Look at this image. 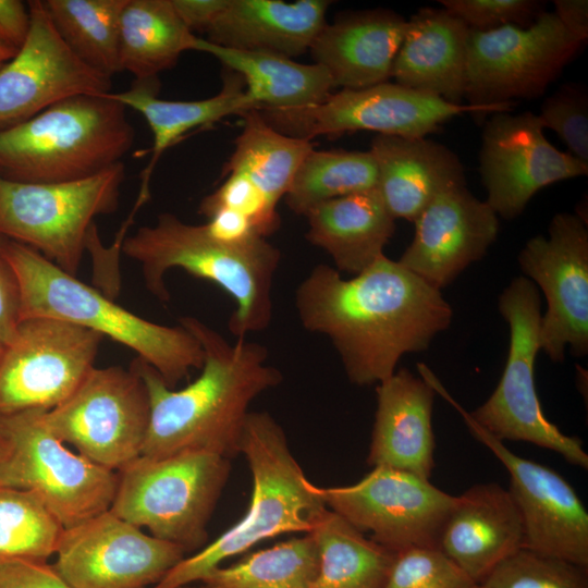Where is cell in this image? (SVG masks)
Returning <instances> with one entry per match:
<instances>
[{
  "label": "cell",
  "mask_w": 588,
  "mask_h": 588,
  "mask_svg": "<svg viewBox=\"0 0 588 588\" xmlns=\"http://www.w3.org/2000/svg\"><path fill=\"white\" fill-rule=\"evenodd\" d=\"M295 307L306 330L330 339L356 385L391 377L403 355L426 351L453 317L440 290L385 255L348 280L316 266Z\"/></svg>",
  "instance_id": "obj_1"
},
{
  "label": "cell",
  "mask_w": 588,
  "mask_h": 588,
  "mask_svg": "<svg viewBox=\"0 0 588 588\" xmlns=\"http://www.w3.org/2000/svg\"><path fill=\"white\" fill-rule=\"evenodd\" d=\"M179 323L200 343V375L185 388H169L147 363L132 364L143 378L150 403V418L142 455L162 458L185 452H207L230 460L240 453L250 403L282 380L267 364L261 344L237 339L230 343L194 317Z\"/></svg>",
  "instance_id": "obj_2"
},
{
  "label": "cell",
  "mask_w": 588,
  "mask_h": 588,
  "mask_svg": "<svg viewBox=\"0 0 588 588\" xmlns=\"http://www.w3.org/2000/svg\"><path fill=\"white\" fill-rule=\"evenodd\" d=\"M121 252L139 265L146 287L163 303L170 299L164 275L173 268L220 286L236 303L229 330L237 339L265 330L271 321L272 282L281 254L265 237L228 243L213 237L205 224L163 212L154 225L125 236Z\"/></svg>",
  "instance_id": "obj_3"
},
{
  "label": "cell",
  "mask_w": 588,
  "mask_h": 588,
  "mask_svg": "<svg viewBox=\"0 0 588 588\" xmlns=\"http://www.w3.org/2000/svg\"><path fill=\"white\" fill-rule=\"evenodd\" d=\"M0 254L19 283L21 321L51 317L108 336L138 354L171 389L203 367L200 343L181 324L162 326L135 315L21 243L2 237Z\"/></svg>",
  "instance_id": "obj_4"
},
{
  "label": "cell",
  "mask_w": 588,
  "mask_h": 588,
  "mask_svg": "<svg viewBox=\"0 0 588 588\" xmlns=\"http://www.w3.org/2000/svg\"><path fill=\"white\" fill-rule=\"evenodd\" d=\"M240 453L244 454L253 477L246 513L195 554L184 556L152 588H179L200 581L226 559L268 538L309 534L328 510L291 453L283 429L270 414L248 413Z\"/></svg>",
  "instance_id": "obj_5"
},
{
  "label": "cell",
  "mask_w": 588,
  "mask_h": 588,
  "mask_svg": "<svg viewBox=\"0 0 588 588\" xmlns=\"http://www.w3.org/2000/svg\"><path fill=\"white\" fill-rule=\"evenodd\" d=\"M126 108L105 95H78L0 130V175L24 183H62L100 173L131 150Z\"/></svg>",
  "instance_id": "obj_6"
},
{
  "label": "cell",
  "mask_w": 588,
  "mask_h": 588,
  "mask_svg": "<svg viewBox=\"0 0 588 588\" xmlns=\"http://www.w3.org/2000/svg\"><path fill=\"white\" fill-rule=\"evenodd\" d=\"M229 473L228 458L207 452L140 455L119 470L110 511L185 552L197 550Z\"/></svg>",
  "instance_id": "obj_7"
},
{
  "label": "cell",
  "mask_w": 588,
  "mask_h": 588,
  "mask_svg": "<svg viewBox=\"0 0 588 588\" xmlns=\"http://www.w3.org/2000/svg\"><path fill=\"white\" fill-rule=\"evenodd\" d=\"M46 412L0 413V486L35 493L69 528L110 510L118 474L68 449Z\"/></svg>",
  "instance_id": "obj_8"
},
{
  "label": "cell",
  "mask_w": 588,
  "mask_h": 588,
  "mask_svg": "<svg viewBox=\"0 0 588 588\" xmlns=\"http://www.w3.org/2000/svg\"><path fill=\"white\" fill-rule=\"evenodd\" d=\"M124 177L123 162L62 183H24L0 175V236L76 275L94 220L119 208Z\"/></svg>",
  "instance_id": "obj_9"
},
{
  "label": "cell",
  "mask_w": 588,
  "mask_h": 588,
  "mask_svg": "<svg viewBox=\"0 0 588 588\" xmlns=\"http://www.w3.org/2000/svg\"><path fill=\"white\" fill-rule=\"evenodd\" d=\"M499 310L510 327V346L502 377L488 400L469 415L500 441H525L561 454L588 468L578 437L563 433L542 412L535 385L540 345L541 303L536 284L516 277L499 297Z\"/></svg>",
  "instance_id": "obj_10"
},
{
  "label": "cell",
  "mask_w": 588,
  "mask_h": 588,
  "mask_svg": "<svg viewBox=\"0 0 588 588\" xmlns=\"http://www.w3.org/2000/svg\"><path fill=\"white\" fill-rule=\"evenodd\" d=\"M583 46L553 12H542L526 27L470 29L467 105L482 108L488 114L510 111L513 100L542 96Z\"/></svg>",
  "instance_id": "obj_11"
},
{
  "label": "cell",
  "mask_w": 588,
  "mask_h": 588,
  "mask_svg": "<svg viewBox=\"0 0 588 588\" xmlns=\"http://www.w3.org/2000/svg\"><path fill=\"white\" fill-rule=\"evenodd\" d=\"M277 131L311 140L317 136H340L357 131L377 135L427 137L456 115H487L485 109L444 99L384 82L359 89L330 93L318 103L294 109H257Z\"/></svg>",
  "instance_id": "obj_12"
},
{
  "label": "cell",
  "mask_w": 588,
  "mask_h": 588,
  "mask_svg": "<svg viewBox=\"0 0 588 588\" xmlns=\"http://www.w3.org/2000/svg\"><path fill=\"white\" fill-rule=\"evenodd\" d=\"M149 418L147 388L133 365L94 367L64 402L45 414L61 441L113 471L142 455Z\"/></svg>",
  "instance_id": "obj_13"
},
{
  "label": "cell",
  "mask_w": 588,
  "mask_h": 588,
  "mask_svg": "<svg viewBox=\"0 0 588 588\" xmlns=\"http://www.w3.org/2000/svg\"><path fill=\"white\" fill-rule=\"evenodd\" d=\"M330 511L339 514L382 547L400 553L436 548L456 495L412 473L373 467L358 482L318 487Z\"/></svg>",
  "instance_id": "obj_14"
},
{
  "label": "cell",
  "mask_w": 588,
  "mask_h": 588,
  "mask_svg": "<svg viewBox=\"0 0 588 588\" xmlns=\"http://www.w3.org/2000/svg\"><path fill=\"white\" fill-rule=\"evenodd\" d=\"M102 340L93 330L51 317L22 320L0 364V413L60 405L95 367Z\"/></svg>",
  "instance_id": "obj_15"
},
{
  "label": "cell",
  "mask_w": 588,
  "mask_h": 588,
  "mask_svg": "<svg viewBox=\"0 0 588 588\" xmlns=\"http://www.w3.org/2000/svg\"><path fill=\"white\" fill-rule=\"evenodd\" d=\"M548 232L525 244L518 264L546 297L541 350L561 363L567 346L573 356L588 354V229L580 215L560 212Z\"/></svg>",
  "instance_id": "obj_16"
},
{
  "label": "cell",
  "mask_w": 588,
  "mask_h": 588,
  "mask_svg": "<svg viewBox=\"0 0 588 588\" xmlns=\"http://www.w3.org/2000/svg\"><path fill=\"white\" fill-rule=\"evenodd\" d=\"M426 380L507 469L509 491L524 524V548L588 567V512L573 487L552 468L516 455L481 428L433 373H428Z\"/></svg>",
  "instance_id": "obj_17"
},
{
  "label": "cell",
  "mask_w": 588,
  "mask_h": 588,
  "mask_svg": "<svg viewBox=\"0 0 588 588\" xmlns=\"http://www.w3.org/2000/svg\"><path fill=\"white\" fill-rule=\"evenodd\" d=\"M185 553L108 510L64 528L52 565L72 588H152Z\"/></svg>",
  "instance_id": "obj_18"
},
{
  "label": "cell",
  "mask_w": 588,
  "mask_h": 588,
  "mask_svg": "<svg viewBox=\"0 0 588 588\" xmlns=\"http://www.w3.org/2000/svg\"><path fill=\"white\" fill-rule=\"evenodd\" d=\"M543 131L530 111L495 112L485 123L478 171L485 201L498 217L512 220L543 187L588 174V163L555 148Z\"/></svg>",
  "instance_id": "obj_19"
},
{
  "label": "cell",
  "mask_w": 588,
  "mask_h": 588,
  "mask_svg": "<svg viewBox=\"0 0 588 588\" xmlns=\"http://www.w3.org/2000/svg\"><path fill=\"white\" fill-rule=\"evenodd\" d=\"M30 27L0 69V130L78 95L112 91V79L83 62L62 40L42 0L28 1Z\"/></svg>",
  "instance_id": "obj_20"
},
{
  "label": "cell",
  "mask_w": 588,
  "mask_h": 588,
  "mask_svg": "<svg viewBox=\"0 0 588 588\" xmlns=\"http://www.w3.org/2000/svg\"><path fill=\"white\" fill-rule=\"evenodd\" d=\"M413 223L397 261L440 291L486 255L500 230L497 213L466 185L439 194Z\"/></svg>",
  "instance_id": "obj_21"
},
{
  "label": "cell",
  "mask_w": 588,
  "mask_h": 588,
  "mask_svg": "<svg viewBox=\"0 0 588 588\" xmlns=\"http://www.w3.org/2000/svg\"><path fill=\"white\" fill-rule=\"evenodd\" d=\"M524 524L509 490L477 483L456 495L439 549L481 585L507 556L524 548Z\"/></svg>",
  "instance_id": "obj_22"
},
{
  "label": "cell",
  "mask_w": 588,
  "mask_h": 588,
  "mask_svg": "<svg viewBox=\"0 0 588 588\" xmlns=\"http://www.w3.org/2000/svg\"><path fill=\"white\" fill-rule=\"evenodd\" d=\"M376 391L368 465L429 479L434 466V390L422 377L402 368L380 382Z\"/></svg>",
  "instance_id": "obj_23"
},
{
  "label": "cell",
  "mask_w": 588,
  "mask_h": 588,
  "mask_svg": "<svg viewBox=\"0 0 588 588\" xmlns=\"http://www.w3.org/2000/svg\"><path fill=\"white\" fill-rule=\"evenodd\" d=\"M407 20L389 10L350 12L326 24L309 51L333 86L359 89L389 82Z\"/></svg>",
  "instance_id": "obj_24"
},
{
  "label": "cell",
  "mask_w": 588,
  "mask_h": 588,
  "mask_svg": "<svg viewBox=\"0 0 588 588\" xmlns=\"http://www.w3.org/2000/svg\"><path fill=\"white\" fill-rule=\"evenodd\" d=\"M377 189L391 216L414 222L442 192L466 185L458 156L427 137L376 135L369 150Z\"/></svg>",
  "instance_id": "obj_25"
},
{
  "label": "cell",
  "mask_w": 588,
  "mask_h": 588,
  "mask_svg": "<svg viewBox=\"0 0 588 588\" xmlns=\"http://www.w3.org/2000/svg\"><path fill=\"white\" fill-rule=\"evenodd\" d=\"M470 28L439 8H421L409 20L396 53L394 83L463 105Z\"/></svg>",
  "instance_id": "obj_26"
},
{
  "label": "cell",
  "mask_w": 588,
  "mask_h": 588,
  "mask_svg": "<svg viewBox=\"0 0 588 588\" xmlns=\"http://www.w3.org/2000/svg\"><path fill=\"white\" fill-rule=\"evenodd\" d=\"M330 1L228 0L206 30L207 40L226 48L286 58L309 50L327 24Z\"/></svg>",
  "instance_id": "obj_27"
},
{
  "label": "cell",
  "mask_w": 588,
  "mask_h": 588,
  "mask_svg": "<svg viewBox=\"0 0 588 588\" xmlns=\"http://www.w3.org/2000/svg\"><path fill=\"white\" fill-rule=\"evenodd\" d=\"M223 87L213 97L201 100H166L157 96L158 79L135 81L132 87L123 91H110L109 98L121 102L126 109L139 112L147 121L152 134L150 159L142 172L139 193L131 212L137 210L150 197V179L164 151L188 131L212 124L232 114L242 115L256 109L245 93L242 77L229 71Z\"/></svg>",
  "instance_id": "obj_28"
},
{
  "label": "cell",
  "mask_w": 588,
  "mask_h": 588,
  "mask_svg": "<svg viewBox=\"0 0 588 588\" xmlns=\"http://www.w3.org/2000/svg\"><path fill=\"white\" fill-rule=\"evenodd\" d=\"M305 217L308 242L328 253L338 271L353 275L384 255L395 231L377 187L324 201Z\"/></svg>",
  "instance_id": "obj_29"
},
{
  "label": "cell",
  "mask_w": 588,
  "mask_h": 588,
  "mask_svg": "<svg viewBox=\"0 0 588 588\" xmlns=\"http://www.w3.org/2000/svg\"><path fill=\"white\" fill-rule=\"evenodd\" d=\"M195 51L209 53L238 74L250 102L259 108L294 109L318 103L334 88L327 70L280 54L222 47L197 39Z\"/></svg>",
  "instance_id": "obj_30"
},
{
  "label": "cell",
  "mask_w": 588,
  "mask_h": 588,
  "mask_svg": "<svg viewBox=\"0 0 588 588\" xmlns=\"http://www.w3.org/2000/svg\"><path fill=\"white\" fill-rule=\"evenodd\" d=\"M198 37L177 16L171 0H126L120 16V70L135 81L157 79Z\"/></svg>",
  "instance_id": "obj_31"
},
{
  "label": "cell",
  "mask_w": 588,
  "mask_h": 588,
  "mask_svg": "<svg viewBox=\"0 0 588 588\" xmlns=\"http://www.w3.org/2000/svg\"><path fill=\"white\" fill-rule=\"evenodd\" d=\"M309 534L319 552L318 572L309 588H383L397 553L329 509Z\"/></svg>",
  "instance_id": "obj_32"
},
{
  "label": "cell",
  "mask_w": 588,
  "mask_h": 588,
  "mask_svg": "<svg viewBox=\"0 0 588 588\" xmlns=\"http://www.w3.org/2000/svg\"><path fill=\"white\" fill-rule=\"evenodd\" d=\"M243 128L222 175L240 173L274 207L285 196L305 157L313 150L311 140L285 135L270 126L257 109L242 114Z\"/></svg>",
  "instance_id": "obj_33"
},
{
  "label": "cell",
  "mask_w": 588,
  "mask_h": 588,
  "mask_svg": "<svg viewBox=\"0 0 588 588\" xmlns=\"http://www.w3.org/2000/svg\"><path fill=\"white\" fill-rule=\"evenodd\" d=\"M66 46L87 65L111 76L120 70V16L126 0H44Z\"/></svg>",
  "instance_id": "obj_34"
},
{
  "label": "cell",
  "mask_w": 588,
  "mask_h": 588,
  "mask_svg": "<svg viewBox=\"0 0 588 588\" xmlns=\"http://www.w3.org/2000/svg\"><path fill=\"white\" fill-rule=\"evenodd\" d=\"M318 567L316 540L306 534L215 567L200 583L208 588H309Z\"/></svg>",
  "instance_id": "obj_35"
},
{
  "label": "cell",
  "mask_w": 588,
  "mask_h": 588,
  "mask_svg": "<svg viewBox=\"0 0 588 588\" xmlns=\"http://www.w3.org/2000/svg\"><path fill=\"white\" fill-rule=\"evenodd\" d=\"M378 172L368 151L315 150L303 160L284 196L289 208L306 216L318 205L377 187Z\"/></svg>",
  "instance_id": "obj_36"
},
{
  "label": "cell",
  "mask_w": 588,
  "mask_h": 588,
  "mask_svg": "<svg viewBox=\"0 0 588 588\" xmlns=\"http://www.w3.org/2000/svg\"><path fill=\"white\" fill-rule=\"evenodd\" d=\"M64 530L35 493L0 486V561H48Z\"/></svg>",
  "instance_id": "obj_37"
},
{
  "label": "cell",
  "mask_w": 588,
  "mask_h": 588,
  "mask_svg": "<svg viewBox=\"0 0 588 588\" xmlns=\"http://www.w3.org/2000/svg\"><path fill=\"white\" fill-rule=\"evenodd\" d=\"M486 588H588L587 567L522 548L481 584Z\"/></svg>",
  "instance_id": "obj_38"
},
{
  "label": "cell",
  "mask_w": 588,
  "mask_h": 588,
  "mask_svg": "<svg viewBox=\"0 0 588 588\" xmlns=\"http://www.w3.org/2000/svg\"><path fill=\"white\" fill-rule=\"evenodd\" d=\"M440 549H409L396 554L383 588H475Z\"/></svg>",
  "instance_id": "obj_39"
},
{
  "label": "cell",
  "mask_w": 588,
  "mask_h": 588,
  "mask_svg": "<svg viewBox=\"0 0 588 588\" xmlns=\"http://www.w3.org/2000/svg\"><path fill=\"white\" fill-rule=\"evenodd\" d=\"M567 146L568 154L588 163V91L579 83H566L548 96L538 114Z\"/></svg>",
  "instance_id": "obj_40"
},
{
  "label": "cell",
  "mask_w": 588,
  "mask_h": 588,
  "mask_svg": "<svg viewBox=\"0 0 588 588\" xmlns=\"http://www.w3.org/2000/svg\"><path fill=\"white\" fill-rule=\"evenodd\" d=\"M225 176L221 186L201 200L199 213L207 217L217 209L226 208L245 216L262 237L275 232L280 225L277 207L243 174L232 172Z\"/></svg>",
  "instance_id": "obj_41"
},
{
  "label": "cell",
  "mask_w": 588,
  "mask_h": 588,
  "mask_svg": "<svg viewBox=\"0 0 588 588\" xmlns=\"http://www.w3.org/2000/svg\"><path fill=\"white\" fill-rule=\"evenodd\" d=\"M439 3L478 32L507 25L526 27L544 12L543 2L535 0H440Z\"/></svg>",
  "instance_id": "obj_42"
},
{
  "label": "cell",
  "mask_w": 588,
  "mask_h": 588,
  "mask_svg": "<svg viewBox=\"0 0 588 588\" xmlns=\"http://www.w3.org/2000/svg\"><path fill=\"white\" fill-rule=\"evenodd\" d=\"M0 588H72L48 561H0Z\"/></svg>",
  "instance_id": "obj_43"
},
{
  "label": "cell",
  "mask_w": 588,
  "mask_h": 588,
  "mask_svg": "<svg viewBox=\"0 0 588 588\" xmlns=\"http://www.w3.org/2000/svg\"><path fill=\"white\" fill-rule=\"evenodd\" d=\"M21 322V294L17 280L0 254V343L8 346Z\"/></svg>",
  "instance_id": "obj_44"
},
{
  "label": "cell",
  "mask_w": 588,
  "mask_h": 588,
  "mask_svg": "<svg viewBox=\"0 0 588 588\" xmlns=\"http://www.w3.org/2000/svg\"><path fill=\"white\" fill-rule=\"evenodd\" d=\"M30 27L28 7L20 0H0V38L17 50Z\"/></svg>",
  "instance_id": "obj_45"
},
{
  "label": "cell",
  "mask_w": 588,
  "mask_h": 588,
  "mask_svg": "<svg viewBox=\"0 0 588 588\" xmlns=\"http://www.w3.org/2000/svg\"><path fill=\"white\" fill-rule=\"evenodd\" d=\"M172 5L192 32H204L209 28L217 16L225 8L228 0H171Z\"/></svg>",
  "instance_id": "obj_46"
},
{
  "label": "cell",
  "mask_w": 588,
  "mask_h": 588,
  "mask_svg": "<svg viewBox=\"0 0 588 588\" xmlns=\"http://www.w3.org/2000/svg\"><path fill=\"white\" fill-rule=\"evenodd\" d=\"M553 13L562 26L584 44L588 39V1L555 0Z\"/></svg>",
  "instance_id": "obj_47"
},
{
  "label": "cell",
  "mask_w": 588,
  "mask_h": 588,
  "mask_svg": "<svg viewBox=\"0 0 588 588\" xmlns=\"http://www.w3.org/2000/svg\"><path fill=\"white\" fill-rule=\"evenodd\" d=\"M17 52V49L0 38V69L9 62Z\"/></svg>",
  "instance_id": "obj_48"
},
{
  "label": "cell",
  "mask_w": 588,
  "mask_h": 588,
  "mask_svg": "<svg viewBox=\"0 0 588 588\" xmlns=\"http://www.w3.org/2000/svg\"><path fill=\"white\" fill-rule=\"evenodd\" d=\"M179 588H208V587L205 586L204 584L199 585V586L191 584V585H185V586H182V587H179Z\"/></svg>",
  "instance_id": "obj_49"
},
{
  "label": "cell",
  "mask_w": 588,
  "mask_h": 588,
  "mask_svg": "<svg viewBox=\"0 0 588 588\" xmlns=\"http://www.w3.org/2000/svg\"><path fill=\"white\" fill-rule=\"evenodd\" d=\"M4 351H5V345L0 343V364H1Z\"/></svg>",
  "instance_id": "obj_50"
},
{
  "label": "cell",
  "mask_w": 588,
  "mask_h": 588,
  "mask_svg": "<svg viewBox=\"0 0 588 588\" xmlns=\"http://www.w3.org/2000/svg\"><path fill=\"white\" fill-rule=\"evenodd\" d=\"M475 588H486V587H483L481 585H477Z\"/></svg>",
  "instance_id": "obj_51"
},
{
  "label": "cell",
  "mask_w": 588,
  "mask_h": 588,
  "mask_svg": "<svg viewBox=\"0 0 588 588\" xmlns=\"http://www.w3.org/2000/svg\"><path fill=\"white\" fill-rule=\"evenodd\" d=\"M2 240V236H0V241Z\"/></svg>",
  "instance_id": "obj_52"
}]
</instances>
